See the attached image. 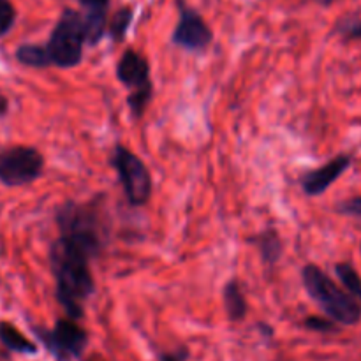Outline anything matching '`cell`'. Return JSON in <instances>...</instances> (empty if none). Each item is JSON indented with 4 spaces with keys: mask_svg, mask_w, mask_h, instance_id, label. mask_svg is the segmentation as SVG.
<instances>
[{
    "mask_svg": "<svg viewBox=\"0 0 361 361\" xmlns=\"http://www.w3.org/2000/svg\"><path fill=\"white\" fill-rule=\"evenodd\" d=\"M101 250V240L69 233H60L51 245L49 259L55 277L56 302L71 319L78 321L83 317L85 302L94 295L95 284L90 261L95 259Z\"/></svg>",
    "mask_w": 361,
    "mask_h": 361,
    "instance_id": "1",
    "label": "cell"
},
{
    "mask_svg": "<svg viewBox=\"0 0 361 361\" xmlns=\"http://www.w3.org/2000/svg\"><path fill=\"white\" fill-rule=\"evenodd\" d=\"M302 281L310 298L321 307L328 319L334 323L353 324L360 323L361 305L353 296H349L326 271L321 270L317 264H305L302 270Z\"/></svg>",
    "mask_w": 361,
    "mask_h": 361,
    "instance_id": "2",
    "label": "cell"
},
{
    "mask_svg": "<svg viewBox=\"0 0 361 361\" xmlns=\"http://www.w3.org/2000/svg\"><path fill=\"white\" fill-rule=\"evenodd\" d=\"M85 44H87L85 16L74 9H63L53 27L48 42L44 44L49 63L62 69H73L83 59Z\"/></svg>",
    "mask_w": 361,
    "mask_h": 361,
    "instance_id": "3",
    "label": "cell"
},
{
    "mask_svg": "<svg viewBox=\"0 0 361 361\" xmlns=\"http://www.w3.org/2000/svg\"><path fill=\"white\" fill-rule=\"evenodd\" d=\"M116 78L126 88H129V104L134 118H141L154 94L150 78V63L136 49H126L116 63Z\"/></svg>",
    "mask_w": 361,
    "mask_h": 361,
    "instance_id": "4",
    "label": "cell"
},
{
    "mask_svg": "<svg viewBox=\"0 0 361 361\" xmlns=\"http://www.w3.org/2000/svg\"><path fill=\"white\" fill-rule=\"evenodd\" d=\"M111 166L118 175L120 183L126 192V200L130 207H143L152 196V176L145 162L123 145L113 148Z\"/></svg>",
    "mask_w": 361,
    "mask_h": 361,
    "instance_id": "5",
    "label": "cell"
},
{
    "mask_svg": "<svg viewBox=\"0 0 361 361\" xmlns=\"http://www.w3.org/2000/svg\"><path fill=\"white\" fill-rule=\"evenodd\" d=\"M44 169V157L32 147L6 148L0 152V183L7 187H21L35 182Z\"/></svg>",
    "mask_w": 361,
    "mask_h": 361,
    "instance_id": "6",
    "label": "cell"
},
{
    "mask_svg": "<svg viewBox=\"0 0 361 361\" xmlns=\"http://www.w3.org/2000/svg\"><path fill=\"white\" fill-rule=\"evenodd\" d=\"M39 341L59 361L76 360L88 344V334L71 317H62L53 328H34Z\"/></svg>",
    "mask_w": 361,
    "mask_h": 361,
    "instance_id": "7",
    "label": "cell"
},
{
    "mask_svg": "<svg viewBox=\"0 0 361 361\" xmlns=\"http://www.w3.org/2000/svg\"><path fill=\"white\" fill-rule=\"evenodd\" d=\"M178 23L173 30L171 41L187 51H204L214 41V32L196 9L187 6L185 0H176Z\"/></svg>",
    "mask_w": 361,
    "mask_h": 361,
    "instance_id": "8",
    "label": "cell"
},
{
    "mask_svg": "<svg viewBox=\"0 0 361 361\" xmlns=\"http://www.w3.org/2000/svg\"><path fill=\"white\" fill-rule=\"evenodd\" d=\"M353 157L348 154H341L335 159L328 161L326 164L319 166L316 169H310L302 176V189L307 196H319V194L326 192L342 175L351 166Z\"/></svg>",
    "mask_w": 361,
    "mask_h": 361,
    "instance_id": "9",
    "label": "cell"
},
{
    "mask_svg": "<svg viewBox=\"0 0 361 361\" xmlns=\"http://www.w3.org/2000/svg\"><path fill=\"white\" fill-rule=\"evenodd\" d=\"M222 302H224V310L228 314V317L235 323L242 321L247 316V305L245 295H243L242 284H240L238 279H231L228 284L222 289Z\"/></svg>",
    "mask_w": 361,
    "mask_h": 361,
    "instance_id": "10",
    "label": "cell"
},
{
    "mask_svg": "<svg viewBox=\"0 0 361 361\" xmlns=\"http://www.w3.org/2000/svg\"><path fill=\"white\" fill-rule=\"evenodd\" d=\"M0 342L4 344V348L13 353H18V355L34 356L37 353V345L32 341H28L9 321H0Z\"/></svg>",
    "mask_w": 361,
    "mask_h": 361,
    "instance_id": "11",
    "label": "cell"
},
{
    "mask_svg": "<svg viewBox=\"0 0 361 361\" xmlns=\"http://www.w3.org/2000/svg\"><path fill=\"white\" fill-rule=\"evenodd\" d=\"M254 243L259 249L261 257H263V263L268 264V267H274V264L279 263L282 256V250H284V245H282V238L279 235V231L275 228L264 229L263 233L254 238Z\"/></svg>",
    "mask_w": 361,
    "mask_h": 361,
    "instance_id": "12",
    "label": "cell"
},
{
    "mask_svg": "<svg viewBox=\"0 0 361 361\" xmlns=\"http://www.w3.org/2000/svg\"><path fill=\"white\" fill-rule=\"evenodd\" d=\"M335 274L341 281L342 289L361 305V277L355 270V267L351 263H337L335 264Z\"/></svg>",
    "mask_w": 361,
    "mask_h": 361,
    "instance_id": "13",
    "label": "cell"
},
{
    "mask_svg": "<svg viewBox=\"0 0 361 361\" xmlns=\"http://www.w3.org/2000/svg\"><path fill=\"white\" fill-rule=\"evenodd\" d=\"M16 60L27 67H34V69H44L49 67L48 55H46L44 44H21L16 49Z\"/></svg>",
    "mask_w": 361,
    "mask_h": 361,
    "instance_id": "14",
    "label": "cell"
},
{
    "mask_svg": "<svg viewBox=\"0 0 361 361\" xmlns=\"http://www.w3.org/2000/svg\"><path fill=\"white\" fill-rule=\"evenodd\" d=\"M133 18H134L133 7H120V9L113 14L111 20H109L108 23V28H106L109 37H111L115 42H122L123 39H126L130 23H133Z\"/></svg>",
    "mask_w": 361,
    "mask_h": 361,
    "instance_id": "15",
    "label": "cell"
},
{
    "mask_svg": "<svg viewBox=\"0 0 361 361\" xmlns=\"http://www.w3.org/2000/svg\"><path fill=\"white\" fill-rule=\"evenodd\" d=\"M335 32H337L341 37L348 39V41L361 39V18L360 16L342 18V20L337 23V27H335Z\"/></svg>",
    "mask_w": 361,
    "mask_h": 361,
    "instance_id": "16",
    "label": "cell"
},
{
    "mask_svg": "<svg viewBox=\"0 0 361 361\" xmlns=\"http://www.w3.org/2000/svg\"><path fill=\"white\" fill-rule=\"evenodd\" d=\"M16 21V9L11 0H0V37L6 35Z\"/></svg>",
    "mask_w": 361,
    "mask_h": 361,
    "instance_id": "17",
    "label": "cell"
},
{
    "mask_svg": "<svg viewBox=\"0 0 361 361\" xmlns=\"http://www.w3.org/2000/svg\"><path fill=\"white\" fill-rule=\"evenodd\" d=\"M305 326L312 331H321V334H331V331H337V326L331 319H326V317H307Z\"/></svg>",
    "mask_w": 361,
    "mask_h": 361,
    "instance_id": "18",
    "label": "cell"
},
{
    "mask_svg": "<svg viewBox=\"0 0 361 361\" xmlns=\"http://www.w3.org/2000/svg\"><path fill=\"white\" fill-rule=\"evenodd\" d=\"M337 212L342 215H349V217L358 219L361 222V196L351 197V200H345L342 201V203H338Z\"/></svg>",
    "mask_w": 361,
    "mask_h": 361,
    "instance_id": "19",
    "label": "cell"
},
{
    "mask_svg": "<svg viewBox=\"0 0 361 361\" xmlns=\"http://www.w3.org/2000/svg\"><path fill=\"white\" fill-rule=\"evenodd\" d=\"M189 360V349L178 348L175 351H166L159 355V361H187Z\"/></svg>",
    "mask_w": 361,
    "mask_h": 361,
    "instance_id": "20",
    "label": "cell"
},
{
    "mask_svg": "<svg viewBox=\"0 0 361 361\" xmlns=\"http://www.w3.org/2000/svg\"><path fill=\"white\" fill-rule=\"evenodd\" d=\"M87 9V13H106L109 0H78Z\"/></svg>",
    "mask_w": 361,
    "mask_h": 361,
    "instance_id": "21",
    "label": "cell"
},
{
    "mask_svg": "<svg viewBox=\"0 0 361 361\" xmlns=\"http://www.w3.org/2000/svg\"><path fill=\"white\" fill-rule=\"evenodd\" d=\"M7 109H9V101H7L6 95L0 94V116L6 115Z\"/></svg>",
    "mask_w": 361,
    "mask_h": 361,
    "instance_id": "22",
    "label": "cell"
},
{
    "mask_svg": "<svg viewBox=\"0 0 361 361\" xmlns=\"http://www.w3.org/2000/svg\"><path fill=\"white\" fill-rule=\"evenodd\" d=\"M314 2L319 4V6H323V7H328V6H331V4H334L335 0H314Z\"/></svg>",
    "mask_w": 361,
    "mask_h": 361,
    "instance_id": "23",
    "label": "cell"
}]
</instances>
